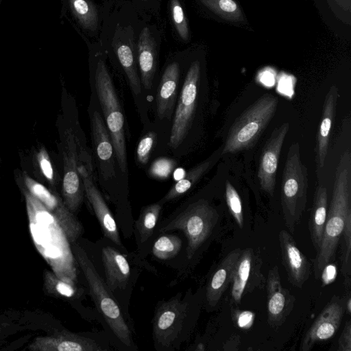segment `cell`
Listing matches in <instances>:
<instances>
[{
    "instance_id": "cell-29",
    "label": "cell",
    "mask_w": 351,
    "mask_h": 351,
    "mask_svg": "<svg viewBox=\"0 0 351 351\" xmlns=\"http://www.w3.org/2000/svg\"><path fill=\"white\" fill-rule=\"evenodd\" d=\"M43 287L46 293L53 297L66 299H76L80 297V291L75 285L61 279L53 271L45 270Z\"/></svg>"
},
{
    "instance_id": "cell-43",
    "label": "cell",
    "mask_w": 351,
    "mask_h": 351,
    "mask_svg": "<svg viewBox=\"0 0 351 351\" xmlns=\"http://www.w3.org/2000/svg\"><path fill=\"white\" fill-rule=\"evenodd\" d=\"M345 311L348 313L350 314L351 313V298L350 296H346L345 300Z\"/></svg>"
},
{
    "instance_id": "cell-9",
    "label": "cell",
    "mask_w": 351,
    "mask_h": 351,
    "mask_svg": "<svg viewBox=\"0 0 351 351\" xmlns=\"http://www.w3.org/2000/svg\"><path fill=\"white\" fill-rule=\"evenodd\" d=\"M112 22V25L109 24L112 28L104 25L103 27L111 33L109 44L127 75L133 94L138 96L141 90V82L136 69L135 29L131 23L117 17L113 18Z\"/></svg>"
},
{
    "instance_id": "cell-34",
    "label": "cell",
    "mask_w": 351,
    "mask_h": 351,
    "mask_svg": "<svg viewBox=\"0 0 351 351\" xmlns=\"http://www.w3.org/2000/svg\"><path fill=\"white\" fill-rule=\"evenodd\" d=\"M226 200L229 211L240 228L243 227V212L241 197L232 186L227 181L226 184Z\"/></svg>"
},
{
    "instance_id": "cell-41",
    "label": "cell",
    "mask_w": 351,
    "mask_h": 351,
    "mask_svg": "<svg viewBox=\"0 0 351 351\" xmlns=\"http://www.w3.org/2000/svg\"><path fill=\"white\" fill-rule=\"evenodd\" d=\"M337 276V267L332 263L327 264L322 269L320 277L322 285L326 286L332 282Z\"/></svg>"
},
{
    "instance_id": "cell-39",
    "label": "cell",
    "mask_w": 351,
    "mask_h": 351,
    "mask_svg": "<svg viewBox=\"0 0 351 351\" xmlns=\"http://www.w3.org/2000/svg\"><path fill=\"white\" fill-rule=\"evenodd\" d=\"M337 350L351 351V322L348 320L340 335L337 343Z\"/></svg>"
},
{
    "instance_id": "cell-25",
    "label": "cell",
    "mask_w": 351,
    "mask_h": 351,
    "mask_svg": "<svg viewBox=\"0 0 351 351\" xmlns=\"http://www.w3.org/2000/svg\"><path fill=\"white\" fill-rule=\"evenodd\" d=\"M328 212V193L323 185L317 186L310 213L308 228L313 247L317 252L321 246Z\"/></svg>"
},
{
    "instance_id": "cell-6",
    "label": "cell",
    "mask_w": 351,
    "mask_h": 351,
    "mask_svg": "<svg viewBox=\"0 0 351 351\" xmlns=\"http://www.w3.org/2000/svg\"><path fill=\"white\" fill-rule=\"evenodd\" d=\"M218 219L217 210L207 200L201 199L167 219L158 230L183 232L187 240L186 258L191 261L210 237Z\"/></svg>"
},
{
    "instance_id": "cell-37",
    "label": "cell",
    "mask_w": 351,
    "mask_h": 351,
    "mask_svg": "<svg viewBox=\"0 0 351 351\" xmlns=\"http://www.w3.org/2000/svg\"><path fill=\"white\" fill-rule=\"evenodd\" d=\"M156 138V133L151 132L139 141L136 149V156L140 163L146 164L148 162Z\"/></svg>"
},
{
    "instance_id": "cell-44",
    "label": "cell",
    "mask_w": 351,
    "mask_h": 351,
    "mask_svg": "<svg viewBox=\"0 0 351 351\" xmlns=\"http://www.w3.org/2000/svg\"><path fill=\"white\" fill-rule=\"evenodd\" d=\"M1 328H0V332H1Z\"/></svg>"
},
{
    "instance_id": "cell-1",
    "label": "cell",
    "mask_w": 351,
    "mask_h": 351,
    "mask_svg": "<svg viewBox=\"0 0 351 351\" xmlns=\"http://www.w3.org/2000/svg\"><path fill=\"white\" fill-rule=\"evenodd\" d=\"M29 232L43 258L61 279L75 285L74 256L69 241L55 217L29 191H24Z\"/></svg>"
},
{
    "instance_id": "cell-33",
    "label": "cell",
    "mask_w": 351,
    "mask_h": 351,
    "mask_svg": "<svg viewBox=\"0 0 351 351\" xmlns=\"http://www.w3.org/2000/svg\"><path fill=\"white\" fill-rule=\"evenodd\" d=\"M341 271L346 280V286L350 287L351 274V215L346 221L341 239Z\"/></svg>"
},
{
    "instance_id": "cell-40",
    "label": "cell",
    "mask_w": 351,
    "mask_h": 351,
    "mask_svg": "<svg viewBox=\"0 0 351 351\" xmlns=\"http://www.w3.org/2000/svg\"><path fill=\"white\" fill-rule=\"evenodd\" d=\"M38 159L41 170L45 176L49 180H53V168L49 158V156L45 149L40 151L38 154Z\"/></svg>"
},
{
    "instance_id": "cell-19",
    "label": "cell",
    "mask_w": 351,
    "mask_h": 351,
    "mask_svg": "<svg viewBox=\"0 0 351 351\" xmlns=\"http://www.w3.org/2000/svg\"><path fill=\"white\" fill-rule=\"evenodd\" d=\"M241 253L240 248L229 252L221 261L210 278L204 295L207 307L214 308L230 284L232 283L235 266Z\"/></svg>"
},
{
    "instance_id": "cell-15",
    "label": "cell",
    "mask_w": 351,
    "mask_h": 351,
    "mask_svg": "<svg viewBox=\"0 0 351 351\" xmlns=\"http://www.w3.org/2000/svg\"><path fill=\"white\" fill-rule=\"evenodd\" d=\"M266 289L267 294V322L273 328L282 326L291 313L295 298L289 289L282 287L277 266L268 272Z\"/></svg>"
},
{
    "instance_id": "cell-8",
    "label": "cell",
    "mask_w": 351,
    "mask_h": 351,
    "mask_svg": "<svg viewBox=\"0 0 351 351\" xmlns=\"http://www.w3.org/2000/svg\"><path fill=\"white\" fill-rule=\"evenodd\" d=\"M95 82L97 97L104 116L114 155L122 173L127 172V157L124 133V117L112 80L102 58L97 61Z\"/></svg>"
},
{
    "instance_id": "cell-21",
    "label": "cell",
    "mask_w": 351,
    "mask_h": 351,
    "mask_svg": "<svg viewBox=\"0 0 351 351\" xmlns=\"http://www.w3.org/2000/svg\"><path fill=\"white\" fill-rule=\"evenodd\" d=\"M101 258L106 283L112 293L124 290L131 275L130 263L119 251L110 246L102 248Z\"/></svg>"
},
{
    "instance_id": "cell-12",
    "label": "cell",
    "mask_w": 351,
    "mask_h": 351,
    "mask_svg": "<svg viewBox=\"0 0 351 351\" xmlns=\"http://www.w3.org/2000/svg\"><path fill=\"white\" fill-rule=\"evenodd\" d=\"M28 191L36 197L55 217L70 243H75L83 233L80 221L57 195L51 193L41 184L25 176Z\"/></svg>"
},
{
    "instance_id": "cell-31",
    "label": "cell",
    "mask_w": 351,
    "mask_h": 351,
    "mask_svg": "<svg viewBox=\"0 0 351 351\" xmlns=\"http://www.w3.org/2000/svg\"><path fill=\"white\" fill-rule=\"evenodd\" d=\"M205 7L220 17L232 22L244 20L242 11L234 0H199Z\"/></svg>"
},
{
    "instance_id": "cell-14",
    "label": "cell",
    "mask_w": 351,
    "mask_h": 351,
    "mask_svg": "<svg viewBox=\"0 0 351 351\" xmlns=\"http://www.w3.org/2000/svg\"><path fill=\"white\" fill-rule=\"evenodd\" d=\"M289 129L287 122L273 130L261 153L257 177L261 189L271 196L274 193L278 160Z\"/></svg>"
},
{
    "instance_id": "cell-4",
    "label": "cell",
    "mask_w": 351,
    "mask_h": 351,
    "mask_svg": "<svg viewBox=\"0 0 351 351\" xmlns=\"http://www.w3.org/2000/svg\"><path fill=\"white\" fill-rule=\"evenodd\" d=\"M71 251L87 282L96 308L116 338L125 347L134 350L132 333L118 302L106 282L89 258L86 251L76 243H72Z\"/></svg>"
},
{
    "instance_id": "cell-42",
    "label": "cell",
    "mask_w": 351,
    "mask_h": 351,
    "mask_svg": "<svg viewBox=\"0 0 351 351\" xmlns=\"http://www.w3.org/2000/svg\"><path fill=\"white\" fill-rule=\"evenodd\" d=\"M136 5L146 10L156 12L158 9V0H134Z\"/></svg>"
},
{
    "instance_id": "cell-5",
    "label": "cell",
    "mask_w": 351,
    "mask_h": 351,
    "mask_svg": "<svg viewBox=\"0 0 351 351\" xmlns=\"http://www.w3.org/2000/svg\"><path fill=\"white\" fill-rule=\"evenodd\" d=\"M278 97L266 93L250 105L230 128L221 156L252 147L274 116Z\"/></svg>"
},
{
    "instance_id": "cell-10",
    "label": "cell",
    "mask_w": 351,
    "mask_h": 351,
    "mask_svg": "<svg viewBox=\"0 0 351 351\" xmlns=\"http://www.w3.org/2000/svg\"><path fill=\"white\" fill-rule=\"evenodd\" d=\"M199 74V62L195 60L187 71L176 109L169 141L173 148L182 143L191 128L195 110Z\"/></svg>"
},
{
    "instance_id": "cell-28",
    "label": "cell",
    "mask_w": 351,
    "mask_h": 351,
    "mask_svg": "<svg viewBox=\"0 0 351 351\" xmlns=\"http://www.w3.org/2000/svg\"><path fill=\"white\" fill-rule=\"evenodd\" d=\"M69 4L82 28L90 35L97 33L100 15L97 5L91 0H69Z\"/></svg>"
},
{
    "instance_id": "cell-7",
    "label": "cell",
    "mask_w": 351,
    "mask_h": 351,
    "mask_svg": "<svg viewBox=\"0 0 351 351\" xmlns=\"http://www.w3.org/2000/svg\"><path fill=\"white\" fill-rule=\"evenodd\" d=\"M308 186L307 167L300 158V145L292 143L282 173L281 204L285 225L293 233L304 211Z\"/></svg>"
},
{
    "instance_id": "cell-23",
    "label": "cell",
    "mask_w": 351,
    "mask_h": 351,
    "mask_svg": "<svg viewBox=\"0 0 351 351\" xmlns=\"http://www.w3.org/2000/svg\"><path fill=\"white\" fill-rule=\"evenodd\" d=\"M180 77L179 64L174 62L165 69L160 80L156 100L157 114L160 119L171 117Z\"/></svg>"
},
{
    "instance_id": "cell-26",
    "label": "cell",
    "mask_w": 351,
    "mask_h": 351,
    "mask_svg": "<svg viewBox=\"0 0 351 351\" xmlns=\"http://www.w3.org/2000/svg\"><path fill=\"white\" fill-rule=\"evenodd\" d=\"M254 257L253 249L245 248L241 250L237 262L231 289L232 298L237 304L241 303L243 293L252 274Z\"/></svg>"
},
{
    "instance_id": "cell-36",
    "label": "cell",
    "mask_w": 351,
    "mask_h": 351,
    "mask_svg": "<svg viewBox=\"0 0 351 351\" xmlns=\"http://www.w3.org/2000/svg\"><path fill=\"white\" fill-rule=\"evenodd\" d=\"M176 163L174 160L162 158L154 162L149 169V174L157 179L167 178L174 170Z\"/></svg>"
},
{
    "instance_id": "cell-3",
    "label": "cell",
    "mask_w": 351,
    "mask_h": 351,
    "mask_svg": "<svg viewBox=\"0 0 351 351\" xmlns=\"http://www.w3.org/2000/svg\"><path fill=\"white\" fill-rule=\"evenodd\" d=\"M351 215V153L341 156L335 171L332 198L327 212L321 246L313 260V273L320 277L323 268L334 261L348 215Z\"/></svg>"
},
{
    "instance_id": "cell-20",
    "label": "cell",
    "mask_w": 351,
    "mask_h": 351,
    "mask_svg": "<svg viewBox=\"0 0 351 351\" xmlns=\"http://www.w3.org/2000/svg\"><path fill=\"white\" fill-rule=\"evenodd\" d=\"M136 58L143 87L149 90L153 84L157 66V43L148 26L143 27L136 43Z\"/></svg>"
},
{
    "instance_id": "cell-24",
    "label": "cell",
    "mask_w": 351,
    "mask_h": 351,
    "mask_svg": "<svg viewBox=\"0 0 351 351\" xmlns=\"http://www.w3.org/2000/svg\"><path fill=\"white\" fill-rule=\"evenodd\" d=\"M91 128L97 157L106 176H110L114 173V150L109 131L97 110L93 113Z\"/></svg>"
},
{
    "instance_id": "cell-32",
    "label": "cell",
    "mask_w": 351,
    "mask_h": 351,
    "mask_svg": "<svg viewBox=\"0 0 351 351\" xmlns=\"http://www.w3.org/2000/svg\"><path fill=\"white\" fill-rule=\"evenodd\" d=\"M182 245V241L177 235H162L155 241L152 254L160 260L171 259L179 253Z\"/></svg>"
},
{
    "instance_id": "cell-35",
    "label": "cell",
    "mask_w": 351,
    "mask_h": 351,
    "mask_svg": "<svg viewBox=\"0 0 351 351\" xmlns=\"http://www.w3.org/2000/svg\"><path fill=\"white\" fill-rule=\"evenodd\" d=\"M170 11L173 25L179 37L183 41H189L190 38L189 27L180 0H170Z\"/></svg>"
},
{
    "instance_id": "cell-16",
    "label": "cell",
    "mask_w": 351,
    "mask_h": 351,
    "mask_svg": "<svg viewBox=\"0 0 351 351\" xmlns=\"http://www.w3.org/2000/svg\"><path fill=\"white\" fill-rule=\"evenodd\" d=\"M78 160L75 137L73 134L69 132L66 148L64 153V174L62 193L64 202L73 213L80 208L84 192L83 182L77 170Z\"/></svg>"
},
{
    "instance_id": "cell-27",
    "label": "cell",
    "mask_w": 351,
    "mask_h": 351,
    "mask_svg": "<svg viewBox=\"0 0 351 351\" xmlns=\"http://www.w3.org/2000/svg\"><path fill=\"white\" fill-rule=\"evenodd\" d=\"M219 152L218 151L216 152L214 154V156H211L209 158L190 169L182 179L179 180L172 186L160 203L164 204L173 200L188 191L211 168L217 160V158L221 156V152Z\"/></svg>"
},
{
    "instance_id": "cell-18",
    "label": "cell",
    "mask_w": 351,
    "mask_h": 351,
    "mask_svg": "<svg viewBox=\"0 0 351 351\" xmlns=\"http://www.w3.org/2000/svg\"><path fill=\"white\" fill-rule=\"evenodd\" d=\"M30 351H105L99 342L85 336L62 332L47 336H38L28 346Z\"/></svg>"
},
{
    "instance_id": "cell-2",
    "label": "cell",
    "mask_w": 351,
    "mask_h": 351,
    "mask_svg": "<svg viewBox=\"0 0 351 351\" xmlns=\"http://www.w3.org/2000/svg\"><path fill=\"white\" fill-rule=\"evenodd\" d=\"M204 296L202 289H191L156 306L152 319V339L157 351L180 349L191 335L198 320Z\"/></svg>"
},
{
    "instance_id": "cell-17",
    "label": "cell",
    "mask_w": 351,
    "mask_h": 351,
    "mask_svg": "<svg viewBox=\"0 0 351 351\" xmlns=\"http://www.w3.org/2000/svg\"><path fill=\"white\" fill-rule=\"evenodd\" d=\"M282 263L290 283L302 288L309 278L311 263L300 250L293 237L285 230L278 234Z\"/></svg>"
},
{
    "instance_id": "cell-38",
    "label": "cell",
    "mask_w": 351,
    "mask_h": 351,
    "mask_svg": "<svg viewBox=\"0 0 351 351\" xmlns=\"http://www.w3.org/2000/svg\"><path fill=\"white\" fill-rule=\"evenodd\" d=\"M232 319L235 324L241 329H250L254 322V314L249 311L234 310L232 312Z\"/></svg>"
},
{
    "instance_id": "cell-22",
    "label": "cell",
    "mask_w": 351,
    "mask_h": 351,
    "mask_svg": "<svg viewBox=\"0 0 351 351\" xmlns=\"http://www.w3.org/2000/svg\"><path fill=\"white\" fill-rule=\"evenodd\" d=\"M339 90L332 85L327 92L322 109V119L317 130L316 141V162L317 169L325 163L328 153L330 132L335 119Z\"/></svg>"
},
{
    "instance_id": "cell-30",
    "label": "cell",
    "mask_w": 351,
    "mask_h": 351,
    "mask_svg": "<svg viewBox=\"0 0 351 351\" xmlns=\"http://www.w3.org/2000/svg\"><path fill=\"white\" fill-rule=\"evenodd\" d=\"M162 204L156 203L145 207L135 222L139 241L145 243L152 236L156 230Z\"/></svg>"
},
{
    "instance_id": "cell-13",
    "label": "cell",
    "mask_w": 351,
    "mask_h": 351,
    "mask_svg": "<svg viewBox=\"0 0 351 351\" xmlns=\"http://www.w3.org/2000/svg\"><path fill=\"white\" fill-rule=\"evenodd\" d=\"M345 300L333 295L305 333L301 351H309L317 343L330 339L339 329L345 312Z\"/></svg>"
},
{
    "instance_id": "cell-11",
    "label": "cell",
    "mask_w": 351,
    "mask_h": 351,
    "mask_svg": "<svg viewBox=\"0 0 351 351\" xmlns=\"http://www.w3.org/2000/svg\"><path fill=\"white\" fill-rule=\"evenodd\" d=\"M78 160L77 170L83 182L86 196L91 205L95 216L99 223L104 234L115 245L124 249L117 224L108 208L101 193L93 180V168L89 156L82 153Z\"/></svg>"
}]
</instances>
